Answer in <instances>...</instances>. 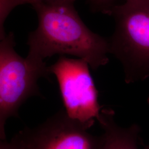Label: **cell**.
I'll return each mask as SVG.
<instances>
[{"instance_id": "cell-5", "label": "cell", "mask_w": 149, "mask_h": 149, "mask_svg": "<svg viewBox=\"0 0 149 149\" xmlns=\"http://www.w3.org/2000/svg\"><path fill=\"white\" fill-rule=\"evenodd\" d=\"M62 109L33 129L26 128L12 139L18 149H101L97 136Z\"/></svg>"}, {"instance_id": "cell-1", "label": "cell", "mask_w": 149, "mask_h": 149, "mask_svg": "<svg viewBox=\"0 0 149 149\" xmlns=\"http://www.w3.org/2000/svg\"><path fill=\"white\" fill-rule=\"evenodd\" d=\"M74 0H46L33 6L37 28L28 37V56L39 60L55 54L74 55L93 70L106 65L108 40L91 31L74 7Z\"/></svg>"}, {"instance_id": "cell-4", "label": "cell", "mask_w": 149, "mask_h": 149, "mask_svg": "<svg viewBox=\"0 0 149 149\" xmlns=\"http://www.w3.org/2000/svg\"><path fill=\"white\" fill-rule=\"evenodd\" d=\"M89 66L83 59L61 56L49 67L58 80L66 114L88 129L101 121L102 111Z\"/></svg>"}, {"instance_id": "cell-10", "label": "cell", "mask_w": 149, "mask_h": 149, "mask_svg": "<svg viewBox=\"0 0 149 149\" xmlns=\"http://www.w3.org/2000/svg\"><path fill=\"white\" fill-rule=\"evenodd\" d=\"M144 149H149V145L145 146V148H144Z\"/></svg>"}, {"instance_id": "cell-9", "label": "cell", "mask_w": 149, "mask_h": 149, "mask_svg": "<svg viewBox=\"0 0 149 149\" xmlns=\"http://www.w3.org/2000/svg\"><path fill=\"white\" fill-rule=\"evenodd\" d=\"M112 0H91L92 3L95 5H96L98 7L104 8L103 11L105 12L106 10V5H108Z\"/></svg>"}, {"instance_id": "cell-6", "label": "cell", "mask_w": 149, "mask_h": 149, "mask_svg": "<svg viewBox=\"0 0 149 149\" xmlns=\"http://www.w3.org/2000/svg\"><path fill=\"white\" fill-rule=\"evenodd\" d=\"M99 123L104 130L101 149H139L140 128L136 124L128 128L119 126L113 111L107 109H102Z\"/></svg>"}, {"instance_id": "cell-3", "label": "cell", "mask_w": 149, "mask_h": 149, "mask_svg": "<svg viewBox=\"0 0 149 149\" xmlns=\"http://www.w3.org/2000/svg\"><path fill=\"white\" fill-rule=\"evenodd\" d=\"M12 33L0 43V138L6 140V123L16 117L20 107L34 96L40 95L38 80L50 74L44 61L28 56L23 58L15 50Z\"/></svg>"}, {"instance_id": "cell-7", "label": "cell", "mask_w": 149, "mask_h": 149, "mask_svg": "<svg viewBox=\"0 0 149 149\" xmlns=\"http://www.w3.org/2000/svg\"><path fill=\"white\" fill-rule=\"evenodd\" d=\"M46 0H0V37L6 35L4 29V23L7 17L11 11L17 6L22 4L29 3L33 6Z\"/></svg>"}, {"instance_id": "cell-11", "label": "cell", "mask_w": 149, "mask_h": 149, "mask_svg": "<svg viewBox=\"0 0 149 149\" xmlns=\"http://www.w3.org/2000/svg\"><path fill=\"white\" fill-rule=\"evenodd\" d=\"M148 101H149V100H148Z\"/></svg>"}, {"instance_id": "cell-8", "label": "cell", "mask_w": 149, "mask_h": 149, "mask_svg": "<svg viewBox=\"0 0 149 149\" xmlns=\"http://www.w3.org/2000/svg\"><path fill=\"white\" fill-rule=\"evenodd\" d=\"M0 149H18L15 144L11 140V141H7L6 140H1Z\"/></svg>"}, {"instance_id": "cell-2", "label": "cell", "mask_w": 149, "mask_h": 149, "mask_svg": "<svg viewBox=\"0 0 149 149\" xmlns=\"http://www.w3.org/2000/svg\"><path fill=\"white\" fill-rule=\"evenodd\" d=\"M115 30L110 53L122 63L127 83L149 77V0H126L111 8Z\"/></svg>"}]
</instances>
